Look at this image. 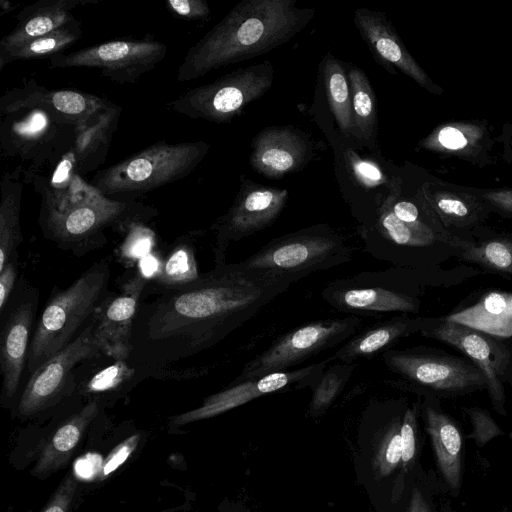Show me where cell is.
<instances>
[{"mask_svg": "<svg viewBox=\"0 0 512 512\" xmlns=\"http://www.w3.org/2000/svg\"><path fill=\"white\" fill-rule=\"evenodd\" d=\"M351 258L352 248L345 237L321 223L273 238L241 262L300 280L313 272L345 264Z\"/></svg>", "mask_w": 512, "mask_h": 512, "instance_id": "cell-6", "label": "cell"}, {"mask_svg": "<svg viewBox=\"0 0 512 512\" xmlns=\"http://www.w3.org/2000/svg\"><path fill=\"white\" fill-rule=\"evenodd\" d=\"M96 2L97 0H40L23 8L15 16L18 20L16 27L0 41V55L74 21L72 9Z\"/></svg>", "mask_w": 512, "mask_h": 512, "instance_id": "cell-24", "label": "cell"}, {"mask_svg": "<svg viewBox=\"0 0 512 512\" xmlns=\"http://www.w3.org/2000/svg\"><path fill=\"white\" fill-rule=\"evenodd\" d=\"M512 293L492 291L477 303L450 314L446 319L484 332L491 336H512Z\"/></svg>", "mask_w": 512, "mask_h": 512, "instance_id": "cell-30", "label": "cell"}, {"mask_svg": "<svg viewBox=\"0 0 512 512\" xmlns=\"http://www.w3.org/2000/svg\"><path fill=\"white\" fill-rule=\"evenodd\" d=\"M274 67L268 60L238 68L181 94L167 103L172 111L191 119L228 123L272 86Z\"/></svg>", "mask_w": 512, "mask_h": 512, "instance_id": "cell-7", "label": "cell"}, {"mask_svg": "<svg viewBox=\"0 0 512 512\" xmlns=\"http://www.w3.org/2000/svg\"><path fill=\"white\" fill-rule=\"evenodd\" d=\"M102 354L91 319L73 341L31 374L19 400V414L30 416L55 403L63 394L74 367Z\"/></svg>", "mask_w": 512, "mask_h": 512, "instance_id": "cell-15", "label": "cell"}, {"mask_svg": "<svg viewBox=\"0 0 512 512\" xmlns=\"http://www.w3.org/2000/svg\"><path fill=\"white\" fill-rule=\"evenodd\" d=\"M323 83L331 113L340 135L350 138L352 128L351 91L346 65L328 52L321 63Z\"/></svg>", "mask_w": 512, "mask_h": 512, "instance_id": "cell-32", "label": "cell"}, {"mask_svg": "<svg viewBox=\"0 0 512 512\" xmlns=\"http://www.w3.org/2000/svg\"><path fill=\"white\" fill-rule=\"evenodd\" d=\"M353 21L373 58L387 72L397 74L398 69L428 92L437 96L443 93L409 53L385 13L357 8Z\"/></svg>", "mask_w": 512, "mask_h": 512, "instance_id": "cell-19", "label": "cell"}, {"mask_svg": "<svg viewBox=\"0 0 512 512\" xmlns=\"http://www.w3.org/2000/svg\"><path fill=\"white\" fill-rule=\"evenodd\" d=\"M163 259H161L160 255L152 251L151 253L144 256L138 262V270L141 274L149 281L155 279L161 271Z\"/></svg>", "mask_w": 512, "mask_h": 512, "instance_id": "cell-47", "label": "cell"}, {"mask_svg": "<svg viewBox=\"0 0 512 512\" xmlns=\"http://www.w3.org/2000/svg\"><path fill=\"white\" fill-rule=\"evenodd\" d=\"M110 268L100 261L87 269L66 289L54 288L38 318L28 353V371L65 348L83 331L108 294Z\"/></svg>", "mask_w": 512, "mask_h": 512, "instance_id": "cell-4", "label": "cell"}, {"mask_svg": "<svg viewBox=\"0 0 512 512\" xmlns=\"http://www.w3.org/2000/svg\"><path fill=\"white\" fill-rule=\"evenodd\" d=\"M417 414L418 405L414 404L411 407H405L401 427V467L403 471L408 470L414 463L417 451Z\"/></svg>", "mask_w": 512, "mask_h": 512, "instance_id": "cell-40", "label": "cell"}, {"mask_svg": "<svg viewBox=\"0 0 512 512\" xmlns=\"http://www.w3.org/2000/svg\"><path fill=\"white\" fill-rule=\"evenodd\" d=\"M331 362H333L331 357H328L298 369L274 372L258 379L228 386L208 396L200 407L174 416L170 426L178 428L191 422L211 418L263 395L310 388Z\"/></svg>", "mask_w": 512, "mask_h": 512, "instance_id": "cell-14", "label": "cell"}, {"mask_svg": "<svg viewBox=\"0 0 512 512\" xmlns=\"http://www.w3.org/2000/svg\"><path fill=\"white\" fill-rule=\"evenodd\" d=\"M17 254L13 255L0 271V314H3L10 300L17 278Z\"/></svg>", "mask_w": 512, "mask_h": 512, "instance_id": "cell-45", "label": "cell"}, {"mask_svg": "<svg viewBox=\"0 0 512 512\" xmlns=\"http://www.w3.org/2000/svg\"><path fill=\"white\" fill-rule=\"evenodd\" d=\"M119 247L120 259L128 265L139 262L144 256L154 251L156 235L144 222L132 224Z\"/></svg>", "mask_w": 512, "mask_h": 512, "instance_id": "cell-39", "label": "cell"}, {"mask_svg": "<svg viewBox=\"0 0 512 512\" xmlns=\"http://www.w3.org/2000/svg\"><path fill=\"white\" fill-rule=\"evenodd\" d=\"M81 35V23L75 19L49 34L32 39L0 55V70L17 60L51 58L77 42Z\"/></svg>", "mask_w": 512, "mask_h": 512, "instance_id": "cell-35", "label": "cell"}, {"mask_svg": "<svg viewBox=\"0 0 512 512\" xmlns=\"http://www.w3.org/2000/svg\"><path fill=\"white\" fill-rule=\"evenodd\" d=\"M140 435L134 434L118 444L106 457L101 467V478L116 471L133 453L139 443Z\"/></svg>", "mask_w": 512, "mask_h": 512, "instance_id": "cell-44", "label": "cell"}, {"mask_svg": "<svg viewBox=\"0 0 512 512\" xmlns=\"http://www.w3.org/2000/svg\"><path fill=\"white\" fill-rule=\"evenodd\" d=\"M13 300L2 325L0 338L2 384L8 398L13 397L18 390L26 359L28 360L38 292L33 288H25Z\"/></svg>", "mask_w": 512, "mask_h": 512, "instance_id": "cell-21", "label": "cell"}, {"mask_svg": "<svg viewBox=\"0 0 512 512\" xmlns=\"http://www.w3.org/2000/svg\"><path fill=\"white\" fill-rule=\"evenodd\" d=\"M423 418L441 475L457 492L461 484L463 441L454 421L427 398L422 404Z\"/></svg>", "mask_w": 512, "mask_h": 512, "instance_id": "cell-25", "label": "cell"}, {"mask_svg": "<svg viewBox=\"0 0 512 512\" xmlns=\"http://www.w3.org/2000/svg\"><path fill=\"white\" fill-rule=\"evenodd\" d=\"M419 332L447 343L466 356L483 372L494 409L505 415V393L502 376L508 364V352L484 332L448 319L423 318Z\"/></svg>", "mask_w": 512, "mask_h": 512, "instance_id": "cell-13", "label": "cell"}, {"mask_svg": "<svg viewBox=\"0 0 512 512\" xmlns=\"http://www.w3.org/2000/svg\"><path fill=\"white\" fill-rule=\"evenodd\" d=\"M423 318L394 316L361 328L333 353L332 361L353 364L392 349L402 338L420 330Z\"/></svg>", "mask_w": 512, "mask_h": 512, "instance_id": "cell-23", "label": "cell"}, {"mask_svg": "<svg viewBox=\"0 0 512 512\" xmlns=\"http://www.w3.org/2000/svg\"><path fill=\"white\" fill-rule=\"evenodd\" d=\"M313 157L307 133L293 125L269 126L253 138L249 164L258 174L279 179L302 170Z\"/></svg>", "mask_w": 512, "mask_h": 512, "instance_id": "cell-20", "label": "cell"}, {"mask_svg": "<svg viewBox=\"0 0 512 512\" xmlns=\"http://www.w3.org/2000/svg\"><path fill=\"white\" fill-rule=\"evenodd\" d=\"M314 15L315 9L299 7L296 0H242L188 49L177 80L192 81L268 53L301 32Z\"/></svg>", "mask_w": 512, "mask_h": 512, "instance_id": "cell-2", "label": "cell"}, {"mask_svg": "<svg viewBox=\"0 0 512 512\" xmlns=\"http://www.w3.org/2000/svg\"><path fill=\"white\" fill-rule=\"evenodd\" d=\"M98 411V401L91 400L79 412L68 418L44 445L32 473L37 477H46L63 468Z\"/></svg>", "mask_w": 512, "mask_h": 512, "instance_id": "cell-27", "label": "cell"}, {"mask_svg": "<svg viewBox=\"0 0 512 512\" xmlns=\"http://www.w3.org/2000/svg\"><path fill=\"white\" fill-rule=\"evenodd\" d=\"M463 258L486 268L512 274V241L492 239L478 244L459 241Z\"/></svg>", "mask_w": 512, "mask_h": 512, "instance_id": "cell-37", "label": "cell"}, {"mask_svg": "<svg viewBox=\"0 0 512 512\" xmlns=\"http://www.w3.org/2000/svg\"><path fill=\"white\" fill-rule=\"evenodd\" d=\"M209 149L204 141H160L100 170L90 184L106 197L144 194L188 176Z\"/></svg>", "mask_w": 512, "mask_h": 512, "instance_id": "cell-5", "label": "cell"}, {"mask_svg": "<svg viewBox=\"0 0 512 512\" xmlns=\"http://www.w3.org/2000/svg\"><path fill=\"white\" fill-rule=\"evenodd\" d=\"M346 70L351 91L352 128L350 140L366 147L371 153H379L377 144L378 117L376 97L366 73L347 63Z\"/></svg>", "mask_w": 512, "mask_h": 512, "instance_id": "cell-28", "label": "cell"}, {"mask_svg": "<svg viewBox=\"0 0 512 512\" xmlns=\"http://www.w3.org/2000/svg\"><path fill=\"white\" fill-rule=\"evenodd\" d=\"M287 200L286 189L265 186L242 175L232 205L210 227L215 234L213 251L216 265L225 264L231 242L240 241L274 224Z\"/></svg>", "mask_w": 512, "mask_h": 512, "instance_id": "cell-12", "label": "cell"}, {"mask_svg": "<svg viewBox=\"0 0 512 512\" xmlns=\"http://www.w3.org/2000/svg\"><path fill=\"white\" fill-rule=\"evenodd\" d=\"M355 364L337 362L330 364L310 387L312 395L309 415L319 417L326 412L348 383Z\"/></svg>", "mask_w": 512, "mask_h": 512, "instance_id": "cell-36", "label": "cell"}, {"mask_svg": "<svg viewBox=\"0 0 512 512\" xmlns=\"http://www.w3.org/2000/svg\"><path fill=\"white\" fill-rule=\"evenodd\" d=\"M148 280L136 268L118 291L106 295L93 317L95 338L104 355L128 360L132 353V331L140 298Z\"/></svg>", "mask_w": 512, "mask_h": 512, "instance_id": "cell-17", "label": "cell"}, {"mask_svg": "<svg viewBox=\"0 0 512 512\" xmlns=\"http://www.w3.org/2000/svg\"><path fill=\"white\" fill-rule=\"evenodd\" d=\"M407 512H430L425 499L417 488L412 490Z\"/></svg>", "mask_w": 512, "mask_h": 512, "instance_id": "cell-48", "label": "cell"}, {"mask_svg": "<svg viewBox=\"0 0 512 512\" xmlns=\"http://www.w3.org/2000/svg\"><path fill=\"white\" fill-rule=\"evenodd\" d=\"M487 140L485 122L454 121L437 126L418 146L433 153L471 160L480 155Z\"/></svg>", "mask_w": 512, "mask_h": 512, "instance_id": "cell-29", "label": "cell"}, {"mask_svg": "<svg viewBox=\"0 0 512 512\" xmlns=\"http://www.w3.org/2000/svg\"><path fill=\"white\" fill-rule=\"evenodd\" d=\"M321 296L333 309L360 318L420 310L419 298L404 283L398 267L336 279L324 287Z\"/></svg>", "mask_w": 512, "mask_h": 512, "instance_id": "cell-10", "label": "cell"}, {"mask_svg": "<svg viewBox=\"0 0 512 512\" xmlns=\"http://www.w3.org/2000/svg\"><path fill=\"white\" fill-rule=\"evenodd\" d=\"M167 46L153 38L117 39L49 58L51 68H92L111 81L136 83L167 54Z\"/></svg>", "mask_w": 512, "mask_h": 512, "instance_id": "cell-11", "label": "cell"}, {"mask_svg": "<svg viewBox=\"0 0 512 512\" xmlns=\"http://www.w3.org/2000/svg\"><path fill=\"white\" fill-rule=\"evenodd\" d=\"M464 410L472 422L473 431L471 436L479 447L492 438L503 434L501 428L487 411L478 407L465 408Z\"/></svg>", "mask_w": 512, "mask_h": 512, "instance_id": "cell-41", "label": "cell"}, {"mask_svg": "<svg viewBox=\"0 0 512 512\" xmlns=\"http://www.w3.org/2000/svg\"><path fill=\"white\" fill-rule=\"evenodd\" d=\"M63 128H72L56 121L39 108H26L2 115L0 127L1 151L6 156L23 160L36 159L42 163L41 153L50 152ZM74 129V128H72Z\"/></svg>", "mask_w": 512, "mask_h": 512, "instance_id": "cell-22", "label": "cell"}, {"mask_svg": "<svg viewBox=\"0 0 512 512\" xmlns=\"http://www.w3.org/2000/svg\"><path fill=\"white\" fill-rule=\"evenodd\" d=\"M0 271L9 259L17 254V247L22 242L19 212L23 185L3 175L0 183Z\"/></svg>", "mask_w": 512, "mask_h": 512, "instance_id": "cell-33", "label": "cell"}, {"mask_svg": "<svg viewBox=\"0 0 512 512\" xmlns=\"http://www.w3.org/2000/svg\"><path fill=\"white\" fill-rule=\"evenodd\" d=\"M78 483L73 473L67 474L41 512H70Z\"/></svg>", "mask_w": 512, "mask_h": 512, "instance_id": "cell-42", "label": "cell"}, {"mask_svg": "<svg viewBox=\"0 0 512 512\" xmlns=\"http://www.w3.org/2000/svg\"><path fill=\"white\" fill-rule=\"evenodd\" d=\"M113 103L75 90H49L29 80L0 99L1 116L26 108H39L59 123L76 130L89 125Z\"/></svg>", "mask_w": 512, "mask_h": 512, "instance_id": "cell-16", "label": "cell"}, {"mask_svg": "<svg viewBox=\"0 0 512 512\" xmlns=\"http://www.w3.org/2000/svg\"><path fill=\"white\" fill-rule=\"evenodd\" d=\"M362 327L363 319L353 315L314 320L296 326L278 336L264 351L248 361L229 386L289 370L327 349L343 344Z\"/></svg>", "mask_w": 512, "mask_h": 512, "instance_id": "cell-9", "label": "cell"}, {"mask_svg": "<svg viewBox=\"0 0 512 512\" xmlns=\"http://www.w3.org/2000/svg\"><path fill=\"white\" fill-rule=\"evenodd\" d=\"M296 281L239 261L179 288H154L153 299L140 298L128 361L143 374L168 376L174 364L224 340Z\"/></svg>", "mask_w": 512, "mask_h": 512, "instance_id": "cell-1", "label": "cell"}, {"mask_svg": "<svg viewBox=\"0 0 512 512\" xmlns=\"http://www.w3.org/2000/svg\"><path fill=\"white\" fill-rule=\"evenodd\" d=\"M362 155L353 142L340 140V166L345 168L348 181L359 190L358 198L351 208L358 226H367L374 221L378 211L389 197L401 196L400 178L388 172L381 156Z\"/></svg>", "mask_w": 512, "mask_h": 512, "instance_id": "cell-18", "label": "cell"}, {"mask_svg": "<svg viewBox=\"0 0 512 512\" xmlns=\"http://www.w3.org/2000/svg\"><path fill=\"white\" fill-rule=\"evenodd\" d=\"M120 107L112 104L99 114L89 125L75 131V143L72 145L71 155L75 168L82 173L91 170L93 156L96 152L104 155L109 146L110 139L117 127Z\"/></svg>", "mask_w": 512, "mask_h": 512, "instance_id": "cell-31", "label": "cell"}, {"mask_svg": "<svg viewBox=\"0 0 512 512\" xmlns=\"http://www.w3.org/2000/svg\"><path fill=\"white\" fill-rule=\"evenodd\" d=\"M139 370L128 360H115L114 364L97 371L85 383V390L92 394H102L118 390L136 380Z\"/></svg>", "mask_w": 512, "mask_h": 512, "instance_id": "cell-38", "label": "cell"}, {"mask_svg": "<svg viewBox=\"0 0 512 512\" xmlns=\"http://www.w3.org/2000/svg\"><path fill=\"white\" fill-rule=\"evenodd\" d=\"M396 384L426 395H459L487 388L483 372L473 363L422 347L382 355Z\"/></svg>", "mask_w": 512, "mask_h": 512, "instance_id": "cell-8", "label": "cell"}, {"mask_svg": "<svg viewBox=\"0 0 512 512\" xmlns=\"http://www.w3.org/2000/svg\"><path fill=\"white\" fill-rule=\"evenodd\" d=\"M165 4L174 17L188 21H205L211 13L204 0H166Z\"/></svg>", "mask_w": 512, "mask_h": 512, "instance_id": "cell-43", "label": "cell"}, {"mask_svg": "<svg viewBox=\"0 0 512 512\" xmlns=\"http://www.w3.org/2000/svg\"><path fill=\"white\" fill-rule=\"evenodd\" d=\"M200 275L192 237L186 234L169 248L153 285L159 289H175L196 281Z\"/></svg>", "mask_w": 512, "mask_h": 512, "instance_id": "cell-34", "label": "cell"}, {"mask_svg": "<svg viewBox=\"0 0 512 512\" xmlns=\"http://www.w3.org/2000/svg\"><path fill=\"white\" fill-rule=\"evenodd\" d=\"M418 196L436 222L445 228H462L482 219L486 203L476 194L440 189L436 184H426Z\"/></svg>", "mask_w": 512, "mask_h": 512, "instance_id": "cell-26", "label": "cell"}, {"mask_svg": "<svg viewBox=\"0 0 512 512\" xmlns=\"http://www.w3.org/2000/svg\"><path fill=\"white\" fill-rule=\"evenodd\" d=\"M478 195L488 206L512 217V188L483 190Z\"/></svg>", "mask_w": 512, "mask_h": 512, "instance_id": "cell-46", "label": "cell"}, {"mask_svg": "<svg viewBox=\"0 0 512 512\" xmlns=\"http://www.w3.org/2000/svg\"><path fill=\"white\" fill-rule=\"evenodd\" d=\"M40 226L46 238L77 255L104 244L107 228L127 230L153 216V209L112 200L77 174L64 188H40Z\"/></svg>", "mask_w": 512, "mask_h": 512, "instance_id": "cell-3", "label": "cell"}]
</instances>
